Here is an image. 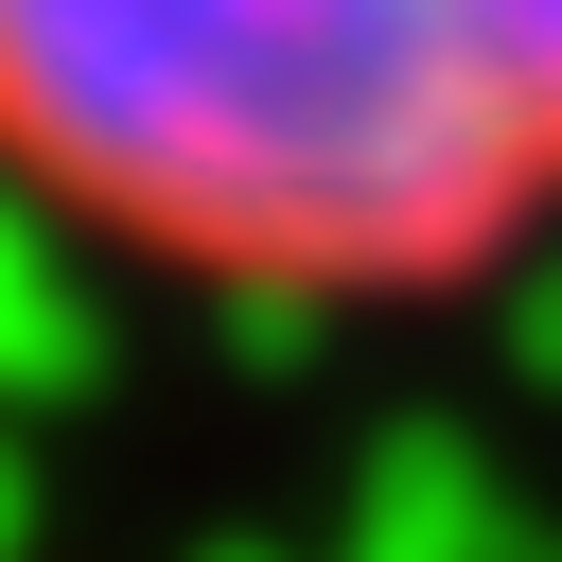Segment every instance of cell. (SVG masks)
<instances>
[{
	"label": "cell",
	"instance_id": "obj_1",
	"mask_svg": "<svg viewBox=\"0 0 562 562\" xmlns=\"http://www.w3.org/2000/svg\"><path fill=\"white\" fill-rule=\"evenodd\" d=\"M0 193L211 316H422L562 246V0H0Z\"/></svg>",
	"mask_w": 562,
	"mask_h": 562
}]
</instances>
